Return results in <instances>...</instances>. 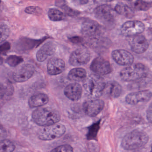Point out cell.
<instances>
[{
	"mask_svg": "<svg viewBox=\"0 0 152 152\" xmlns=\"http://www.w3.org/2000/svg\"><path fill=\"white\" fill-rule=\"evenodd\" d=\"M32 117L36 124L43 127L57 124L61 119L59 112L50 107H42L36 109L32 113Z\"/></svg>",
	"mask_w": 152,
	"mask_h": 152,
	"instance_id": "6da1fadb",
	"label": "cell"
},
{
	"mask_svg": "<svg viewBox=\"0 0 152 152\" xmlns=\"http://www.w3.org/2000/svg\"><path fill=\"white\" fill-rule=\"evenodd\" d=\"M83 86L87 95L91 98L96 99L102 94L106 88V84L101 76L92 74L84 80Z\"/></svg>",
	"mask_w": 152,
	"mask_h": 152,
	"instance_id": "7a4b0ae2",
	"label": "cell"
},
{
	"mask_svg": "<svg viewBox=\"0 0 152 152\" xmlns=\"http://www.w3.org/2000/svg\"><path fill=\"white\" fill-rule=\"evenodd\" d=\"M149 141V137L144 131L134 130L125 136L121 142L122 148L128 151L137 150L145 145Z\"/></svg>",
	"mask_w": 152,
	"mask_h": 152,
	"instance_id": "3957f363",
	"label": "cell"
},
{
	"mask_svg": "<svg viewBox=\"0 0 152 152\" xmlns=\"http://www.w3.org/2000/svg\"><path fill=\"white\" fill-rule=\"evenodd\" d=\"M147 75L145 66L142 63H138L123 69L120 73V77L124 81L132 82L143 78Z\"/></svg>",
	"mask_w": 152,
	"mask_h": 152,
	"instance_id": "277c9868",
	"label": "cell"
},
{
	"mask_svg": "<svg viewBox=\"0 0 152 152\" xmlns=\"http://www.w3.org/2000/svg\"><path fill=\"white\" fill-rule=\"evenodd\" d=\"M66 128L61 124H55L44 127L38 133V137L42 141H51L59 138L66 133Z\"/></svg>",
	"mask_w": 152,
	"mask_h": 152,
	"instance_id": "5b68a950",
	"label": "cell"
},
{
	"mask_svg": "<svg viewBox=\"0 0 152 152\" xmlns=\"http://www.w3.org/2000/svg\"><path fill=\"white\" fill-rule=\"evenodd\" d=\"M91 58V53L86 47H81L75 50L70 54L69 63L75 66L87 64Z\"/></svg>",
	"mask_w": 152,
	"mask_h": 152,
	"instance_id": "8992f818",
	"label": "cell"
},
{
	"mask_svg": "<svg viewBox=\"0 0 152 152\" xmlns=\"http://www.w3.org/2000/svg\"><path fill=\"white\" fill-rule=\"evenodd\" d=\"M145 29V26L142 22L138 20H132L124 23L120 28V32L125 36H135L143 32Z\"/></svg>",
	"mask_w": 152,
	"mask_h": 152,
	"instance_id": "52a82bcc",
	"label": "cell"
},
{
	"mask_svg": "<svg viewBox=\"0 0 152 152\" xmlns=\"http://www.w3.org/2000/svg\"><path fill=\"white\" fill-rule=\"evenodd\" d=\"M35 72V68L33 65L25 64L19 67L13 72V80L18 83L24 82L29 80Z\"/></svg>",
	"mask_w": 152,
	"mask_h": 152,
	"instance_id": "ba28073f",
	"label": "cell"
},
{
	"mask_svg": "<svg viewBox=\"0 0 152 152\" xmlns=\"http://www.w3.org/2000/svg\"><path fill=\"white\" fill-rule=\"evenodd\" d=\"M90 69L95 74L100 76L108 75L112 71L110 62L101 57H97L93 60Z\"/></svg>",
	"mask_w": 152,
	"mask_h": 152,
	"instance_id": "9c48e42d",
	"label": "cell"
},
{
	"mask_svg": "<svg viewBox=\"0 0 152 152\" xmlns=\"http://www.w3.org/2000/svg\"><path fill=\"white\" fill-rule=\"evenodd\" d=\"M104 107V102L99 99H93L85 101L83 104V110L86 114L91 117L98 115Z\"/></svg>",
	"mask_w": 152,
	"mask_h": 152,
	"instance_id": "30bf717a",
	"label": "cell"
},
{
	"mask_svg": "<svg viewBox=\"0 0 152 152\" xmlns=\"http://www.w3.org/2000/svg\"><path fill=\"white\" fill-rule=\"evenodd\" d=\"M81 32L85 37L92 40H96L100 36V26L96 21L87 20L83 22Z\"/></svg>",
	"mask_w": 152,
	"mask_h": 152,
	"instance_id": "8fae6325",
	"label": "cell"
},
{
	"mask_svg": "<svg viewBox=\"0 0 152 152\" xmlns=\"http://www.w3.org/2000/svg\"><path fill=\"white\" fill-rule=\"evenodd\" d=\"M152 97V93L151 91L142 90L129 94L126 96V101L128 104L136 105L140 103L148 102Z\"/></svg>",
	"mask_w": 152,
	"mask_h": 152,
	"instance_id": "7c38bea8",
	"label": "cell"
},
{
	"mask_svg": "<svg viewBox=\"0 0 152 152\" xmlns=\"http://www.w3.org/2000/svg\"><path fill=\"white\" fill-rule=\"evenodd\" d=\"M113 60L120 66H131L133 64L134 58L132 53L124 50H116L112 53Z\"/></svg>",
	"mask_w": 152,
	"mask_h": 152,
	"instance_id": "4fadbf2b",
	"label": "cell"
},
{
	"mask_svg": "<svg viewBox=\"0 0 152 152\" xmlns=\"http://www.w3.org/2000/svg\"><path fill=\"white\" fill-rule=\"evenodd\" d=\"M131 50L137 54L146 52L149 47L148 40L142 35L135 36L130 42Z\"/></svg>",
	"mask_w": 152,
	"mask_h": 152,
	"instance_id": "5bb4252c",
	"label": "cell"
},
{
	"mask_svg": "<svg viewBox=\"0 0 152 152\" xmlns=\"http://www.w3.org/2000/svg\"><path fill=\"white\" fill-rule=\"evenodd\" d=\"M65 68V62L59 58L54 57L50 59L47 62V72L51 75H59L64 71Z\"/></svg>",
	"mask_w": 152,
	"mask_h": 152,
	"instance_id": "9a60e30c",
	"label": "cell"
},
{
	"mask_svg": "<svg viewBox=\"0 0 152 152\" xmlns=\"http://www.w3.org/2000/svg\"><path fill=\"white\" fill-rule=\"evenodd\" d=\"M57 46L54 42H49L45 44L37 53L36 58L39 62L44 61L49 56L53 55L56 50Z\"/></svg>",
	"mask_w": 152,
	"mask_h": 152,
	"instance_id": "2e32d148",
	"label": "cell"
},
{
	"mask_svg": "<svg viewBox=\"0 0 152 152\" xmlns=\"http://www.w3.org/2000/svg\"><path fill=\"white\" fill-rule=\"evenodd\" d=\"M83 89L80 84L73 83L69 84L64 89L65 96L70 100L76 101L79 100L82 96Z\"/></svg>",
	"mask_w": 152,
	"mask_h": 152,
	"instance_id": "e0dca14e",
	"label": "cell"
},
{
	"mask_svg": "<svg viewBox=\"0 0 152 152\" xmlns=\"http://www.w3.org/2000/svg\"><path fill=\"white\" fill-rule=\"evenodd\" d=\"M95 15L97 18L103 21H109L112 20L110 6L103 4L97 7L95 10Z\"/></svg>",
	"mask_w": 152,
	"mask_h": 152,
	"instance_id": "ac0fdd59",
	"label": "cell"
},
{
	"mask_svg": "<svg viewBox=\"0 0 152 152\" xmlns=\"http://www.w3.org/2000/svg\"><path fill=\"white\" fill-rule=\"evenodd\" d=\"M48 96L44 93L33 95L29 100L28 103L31 108H37L44 105L49 102Z\"/></svg>",
	"mask_w": 152,
	"mask_h": 152,
	"instance_id": "d6986e66",
	"label": "cell"
},
{
	"mask_svg": "<svg viewBox=\"0 0 152 152\" xmlns=\"http://www.w3.org/2000/svg\"><path fill=\"white\" fill-rule=\"evenodd\" d=\"M87 77L85 69L82 68H76L70 70L68 74L69 80L75 82L84 81Z\"/></svg>",
	"mask_w": 152,
	"mask_h": 152,
	"instance_id": "ffe728a7",
	"label": "cell"
},
{
	"mask_svg": "<svg viewBox=\"0 0 152 152\" xmlns=\"http://www.w3.org/2000/svg\"><path fill=\"white\" fill-rule=\"evenodd\" d=\"M106 87L109 90V95L111 98H118L122 94V86L117 81H109L107 83Z\"/></svg>",
	"mask_w": 152,
	"mask_h": 152,
	"instance_id": "44dd1931",
	"label": "cell"
},
{
	"mask_svg": "<svg viewBox=\"0 0 152 152\" xmlns=\"http://www.w3.org/2000/svg\"><path fill=\"white\" fill-rule=\"evenodd\" d=\"M42 42V40L37 41L25 38L24 40H21L20 42L18 43L17 49L18 50L21 51L29 50L36 46V45H38Z\"/></svg>",
	"mask_w": 152,
	"mask_h": 152,
	"instance_id": "7402d4cb",
	"label": "cell"
},
{
	"mask_svg": "<svg viewBox=\"0 0 152 152\" xmlns=\"http://www.w3.org/2000/svg\"><path fill=\"white\" fill-rule=\"evenodd\" d=\"M56 5L63 10L65 13L69 16H76L79 14V12L71 9L67 5L65 0H57Z\"/></svg>",
	"mask_w": 152,
	"mask_h": 152,
	"instance_id": "603a6c76",
	"label": "cell"
},
{
	"mask_svg": "<svg viewBox=\"0 0 152 152\" xmlns=\"http://www.w3.org/2000/svg\"><path fill=\"white\" fill-rule=\"evenodd\" d=\"M48 17L52 21H58L64 19V15L63 12L59 10L53 8L49 10Z\"/></svg>",
	"mask_w": 152,
	"mask_h": 152,
	"instance_id": "cb8c5ba5",
	"label": "cell"
},
{
	"mask_svg": "<svg viewBox=\"0 0 152 152\" xmlns=\"http://www.w3.org/2000/svg\"><path fill=\"white\" fill-rule=\"evenodd\" d=\"M101 121L94 123L89 128L87 138L88 140H96L97 138V134L100 128Z\"/></svg>",
	"mask_w": 152,
	"mask_h": 152,
	"instance_id": "d4e9b609",
	"label": "cell"
},
{
	"mask_svg": "<svg viewBox=\"0 0 152 152\" xmlns=\"http://www.w3.org/2000/svg\"><path fill=\"white\" fill-rule=\"evenodd\" d=\"M15 146L10 141L7 139L1 140L0 142V152H12Z\"/></svg>",
	"mask_w": 152,
	"mask_h": 152,
	"instance_id": "484cf974",
	"label": "cell"
},
{
	"mask_svg": "<svg viewBox=\"0 0 152 152\" xmlns=\"http://www.w3.org/2000/svg\"><path fill=\"white\" fill-rule=\"evenodd\" d=\"M152 7V3L143 0H137L134 4V8L137 11H147Z\"/></svg>",
	"mask_w": 152,
	"mask_h": 152,
	"instance_id": "4316f807",
	"label": "cell"
},
{
	"mask_svg": "<svg viewBox=\"0 0 152 152\" xmlns=\"http://www.w3.org/2000/svg\"><path fill=\"white\" fill-rule=\"evenodd\" d=\"M23 61V59L21 56L11 55L7 58L5 62L11 67H16Z\"/></svg>",
	"mask_w": 152,
	"mask_h": 152,
	"instance_id": "83f0119b",
	"label": "cell"
},
{
	"mask_svg": "<svg viewBox=\"0 0 152 152\" xmlns=\"http://www.w3.org/2000/svg\"><path fill=\"white\" fill-rule=\"evenodd\" d=\"M10 30L8 26L5 24H1V43L4 42L10 35Z\"/></svg>",
	"mask_w": 152,
	"mask_h": 152,
	"instance_id": "f1b7e54d",
	"label": "cell"
},
{
	"mask_svg": "<svg viewBox=\"0 0 152 152\" xmlns=\"http://www.w3.org/2000/svg\"><path fill=\"white\" fill-rule=\"evenodd\" d=\"M51 152H74L73 148L68 145H60L52 150Z\"/></svg>",
	"mask_w": 152,
	"mask_h": 152,
	"instance_id": "f546056e",
	"label": "cell"
},
{
	"mask_svg": "<svg viewBox=\"0 0 152 152\" xmlns=\"http://www.w3.org/2000/svg\"><path fill=\"white\" fill-rule=\"evenodd\" d=\"M25 12L29 14H35V15H39L42 12V10L41 8L36 6H29L25 9Z\"/></svg>",
	"mask_w": 152,
	"mask_h": 152,
	"instance_id": "4dcf8cb0",
	"label": "cell"
},
{
	"mask_svg": "<svg viewBox=\"0 0 152 152\" xmlns=\"http://www.w3.org/2000/svg\"><path fill=\"white\" fill-rule=\"evenodd\" d=\"M10 44L8 42H4L1 44L0 47L1 54H5L10 49Z\"/></svg>",
	"mask_w": 152,
	"mask_h": 152,
	"instance_id": "1f68e13d",
	"label": "cell"
},
{
	"mask_svg": "<svg viewBox=\"0 0 152 152\" xmlns=\"http://www.w3.org/2000/svg\"><path fill=\"white\" fill-rule=\"evenodd\" d=\"M146 117L148 121L152 124V102L151 104L147 110Z\"/></svg>",
	"mask_w": 152,
	"mask_h": 152,
	"instance_id": "d6a6232c",
	"label": "cell"
},
{
	"mask_svg": "<svg viewBox=\"0 0 152 152\" xmlns=\"http://www.w3.org/2000/svg\"><path fill=\"white\" fill-rule=\"evenodd\" d=\"M69 40L71 42L76 44H79L82 43L83 39L79 37H73L69 38Z\"/></svg>",
	"mask_w": 152,
	"mask_h": 152,
	"instance_id": "836d02e7",
	"label": "cell"
},
{
	"mask_svg": "<svg viewBox=\"0 0 152 152\" xmlns=\"http://www.w3.org/2000/svg\"><path fill=\"white\" fill-rule=\"evenodd\" d=\"M72 1L77 5H83L87 4L89 0H72Z\"/></svg>",
	"mask_w": 152,
	"mask_h": 152,
	"instance_id": "e575fe53",
	"label": "cell"
},
{
	"mask_svg": "<svg viewBox=\"0 0 152 152\" xmlns=\"http://www.w3.org/2000/svg\"><path fill=\"white\" fill-rule=\"evenodd\" d=\"M105 2H111L114 0H101Z\"/></svg>",
	"mask_w": 152,
	"mask_h": 152,
	"instance_id": "d590c367",
	"label": "cell"
},
{
	"mask_svg": "<svg viewBox=\"0 0 152 152\" xmlns=\"http://www.w3.org/2000/svg\"><path fill=\"white\" fill-rule=\"evenodd\" d=\"M151 152H152V144L151 145Z\"/></svg>",
	"mask_w": 152,
	"mask_h": 152,
	"instance_id": "8d00e7d4",
	"label": "cell"
},
{
	"mask_svg": "<svg viewBox=\"0 0 152 152\" xmlns=\"http://www.w3.org/2000/svg\"><path fill=\"white\" fill-rule=\"evenodd\" d=\"M126 1H131V0H126Z\"/></svg>",
	"mask_w": 152,
	"mask_h": 152,
	"instance_id": "74e56055",
	"label": "cell"
}]
</instances>
